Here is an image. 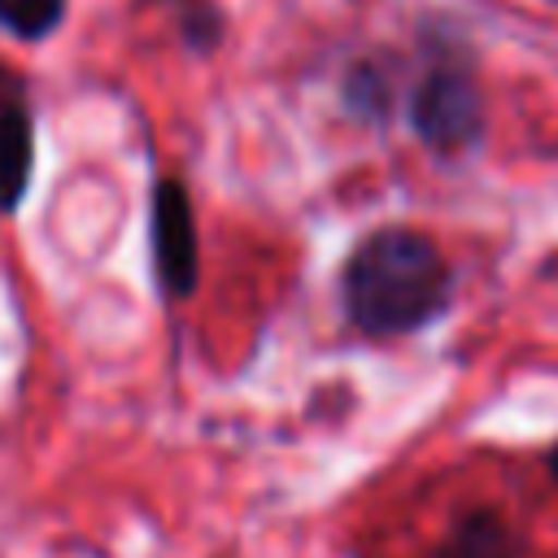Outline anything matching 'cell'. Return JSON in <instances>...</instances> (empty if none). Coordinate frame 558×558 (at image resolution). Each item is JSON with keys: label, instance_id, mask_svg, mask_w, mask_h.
<instances>
[{"label": "cell", "instance_id": "5b68a950", "mask_svg": "<svg viewBox=\"0 0 558 558\" xmlns=\"http://www.w3.org/2000/svg\"><path fill=\"white\" fill-rule=\"evenodd\" d=\"M440 558H510V532L497 514H466L440 545Z\"/></svg>", "mask_w": 558, "mask_h": 558}, {"label": "cell", "instance_id": "3957f363", "mask_svg": "<svg viewBox=\"0 0 558 558\" xmlns=\"http://www.w3.org/2000/svg\"><path fill=\"white\" fill-rule=\"evenodd\" d=\"M153 240H157V270L170 292H187L196 279V231H192V205L183 183L166 179L157 187L153 205Z\"/></svg>", "mask_w": 558, "mask_h": 558}, {"label": "cell", "instance_id": "52a82bcc", "mask_svg": "<svg viewBox=\"0 0 558 558\" xmlns=\"http://www.w3.org/2000/svg\"><path fill=\"white\" fill-rule=\"evenodd\" d=\"M554 475H558V453H554Z\"/></svg>", "mask_w": 558, "mask_h": 558}, {"label": "cell", "instance_id": "8992f818", "mask_svg": "<svg viewBox=\"0 0 558 558\" xmlns=\"http://www.w3.org/2000/svg\"><path fill=\"white\" fill-rule=\"evenodd\" d=\"M61 9H65V0H0V22L13 35L35 39L61 22Z\"/></svg>", "mask_w": 558, "mask_h": 558}, {"label": "cell", "instance_id": "7a4b0ae2", "mask_svg": "<svg viewBox=\"0 0 558 558\" xmlns=\"http://www.w3.org/2000/svg\"><path fill=\"white\" fill-rule=\"evenodd\" d=\"M414 126L436 148L471 144L480 135V96H475V87L453 70L432 74L414 96Z\"/></svg>", "mask_w": 558, "mask_h": 558}, {"label": "cell", "instance_id": "6da1fadb", "mask_svg": "<svg viewBox=\"0 0 558 558\" xmlns=\"http://www.w3.org/2000/svg\"><path fill=\"white\" fill-rule=\"evenodd\" d=\"M349 314L357 327L392 336L427 323L449 296V270L436 244L418 231H375L344 275Z\"/></svg>", "mask_w": 558, "mask_h": 558}, {"label": "cell", "instance_id": "277c9868", "mask_svg": "<svg viewBox=\"0 0 558 558\" xmlns=\"http://www.w3.org/2000/svg\"><path fill=\"white\" fill-rule=\"evenodd\" d=\"M31 179V122L22 109L0 113V205L13 209Z\"/></svg>", "mask_w": 558, "mask_h": 558}]
</instances>
